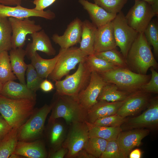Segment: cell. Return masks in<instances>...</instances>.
Instances as JSON below:
<instances>
[{
	"label": "cell",
	"mask_w": 158,
	"mask_h": 158,
	"mask_svg": "<svg viewBox=\"0 0 158 158\" xmlns=\"http://www.w3.org/2000/svg\"><path fill=\"white\" fill-rule=\"evenodd\" d=\"M56 99L51 104L52 112L49 122L53 123L59 118H62L68 124L85 121L87 110L75 98L70 96L56 93Z\"/></svg>",
	"instance_id": "obj_3"
},
{
	"label": "cell",
	"mask_w": 158,
	"mask_h": 158,
	"mask_svg": "<svg viewBox=\"0 0 158 158\" xmlns=\"http://www.w3.org/2000/svg\"><path fill=\"white\" fill-rule=\"evenodd\" d=\"M0 95L13 99H36V92L29 89L26 84L13 80L8 81L4 84Z\"/></svg>",
	"instance_id": "obj_22"
},
{
	"label": "cell",
	"mask_w": 158,
	"mask_h": 158,
	"mask_svg": "<svg viewBox=\"0 0 158 158\" xmlns=\"http://www.w3.org/2000/svg\"></svg>",
	"instance_id": "obj_53"
},
{
	"label": "cell",
	"mask_w": 158,
	"mask_h": 158,
	"mask_svg": "<svg viewBox=\"0 0 158 158\" xmlns=\"http://www.w3.org/2000/svg\"><path fill=\"white\" fill-rule=\"evenodd\" d=\"M107 83L99 74L92 72L88 84L79 93L77 100L87 110L97 102L98 97L102 88Z\"/></svg>",
	"instance_id": "obj_13"
},
{
	"label": "cell",
	"mask_w": 158,
	"mask_h": 158,
	"mask_svg": "<svg viewBox=\"0 0 158 158\" xmlns=\"http://www.w3.org/2000/svg\"><path fill=\"white\" fill-rule=\"evenodd\" d=\"M85 62L91 73L95 71L101 73L119 67L97 57L94 54L87 56Z\"/></svg>",
	"instance_id": "obj_31"
},
{
	"label": "cell",
	"mask_w": 158,
	"mask_h": 158,
	"mask_svg": "<svg viewBox=\"0 0 158 158\" xmlns=\"http://www.w3.org/2000/svg\"><path fill=\"white\" fill-rule=\"evenodd\" d=\"M27 87L36 92L40 88L41 83L44 79L38 75L35 68L31 63L28 64L26 70Z\"/></svg>",
	"instance_id": "obj_38"
},
{
	"label": "cell",
	"mask_w": 158,
	"mask_h": 158,
	"mask_svg": "<svg viewBox=\"0 0 158 158\" xmlns=\"http://www.w3.org/2000/svg\"><path fill=\"white\" fill-rule=\"evenodd\" d=\"M3 84L0 82V95L3 87Z\"/></svg>",
	"instance_id": "obj_51"
},
{
	"label": "cell",
	"mask_w": 158,
	"mask_h": 158,
	"mask_svg": "<svg viewBox=\"0 0 158 158\" xmlns=\"http://www.w3.org/2000/svg\"><path fill=\"white\" fill-rule=\"evenodd\" d=\"M146 39L152 46L156 57L158 56V25L157 22L152 20L144 32Z\"/></svg>",
	"instance_id": "obj_35"
},
{
	"label": "cell",
	"mask_w": 158,
	"mask_h": 158,
	"mask_svg": "<svg viewBox=\"0 0 158 158\" xmlns=\"http://www.w3.org/2000/svg\"><path fill=\"white\" fill-rule=\"evenodd\" d=\"M71 125L64 145L68 150V158L77 157L84 149L89 138V127L86 121L76 122Z\"/></svg>",
	"instance_id": "obj_10"
},
{
	"label": "cell",
	"mask_w": 158,
	"mask_h": 158,
	"mask_svg": "<svg viewBox=\"0 0 158 158\" xmlns=\"http://www.w3.org/2000/svg\"><path fill=\"white\" fill-rule=\"evenodd\" d=\"M65 49L60 48L58 54L50 59L43 58L37 51L30 58L31 63L40 77L44 79L48 77L54 69L58 60Z\"/></svg>",
	"instance_id": "obj_23"
},
{
	"label": "cell",
	"mask_w": 158,
	"mask_h": 158,
	"mask_svg": "<svg viewBox=\"0 0 158 158\" xmlns=\"http://www.w3.org/2000/svg\"><path fill=\"white\" fill-rule=\"evenodd\" d=\"M77 157L80 158H95L94 157L87 152L84 149L78 153Z\"/></svg>",
	"instance_id": "obj_49"
},
{
	"label": "cell",
	"mask_w": 158,
	"mask_h": 158,
	"mask_svg": "<svg viewBox=\"0 0 158 158\" xmlns=\"http://www.w3.org/2000/svg\"><path fill=\"white\" fill-rule=\"evenodd\" d=\"M67 152L68 150L65 147L61 148L51 154L50 157L51 158H63L65 155L67 154Z\"/></svg>",
	"instance_id": "obj_45"
},
{
	"label": "cell",
	"mask_w": 158,
	"mask_h": 158,
	"mask_svg": "<svg viewBox=\"0 0 158 158\" xmlns=\"http://www.w3.org/2000/svg\"><path fill=\"white\" fill-rule=\"evenodd\" d=\"M150 4L156 16L158 15V0H142Z\"/></svg>",
	"instance_id": "obj_47"
},
{
	"label": "cell",
	"mask_w": 158,
	"mask_h": 158,
	"mask_svg": "<svg viewBox=\"0 0 158 158\" xmlns=\"http://www.w3.org/2000/svg\"><path fill=\"white\" fill-rule=\"evenodd\" d=\"M82 21L76 18L68 25L64 33L62 35L57 34L52 35L51 39L58 44L61 49H66L73 46L81 40Z\"/></svg>",
	"instance_id": "obj_17"
},
{
	"label": "cell",
	"mask_w": 158,
	"mask_h": 158,
	"mask_svg": "<svg viewBox=\"0 0 158 158\" xmlns=\"http://www.w3.org/2000/svg\"><path fill=\"white\" fill-rule=\"evenodd\" d=\"M12 128L4 118H0V140L2 139Z\"/></svg>",
	"instance_id": "obj_43"
},
{
	"label": "cell",
	"mask_w": 158,
	"mask_h": 158,
	"mask_svg": "<svg viewBox=\"0 0 158 158\" xmlns=\"http://www.w3.org/2000/svg\"><path fill=\"white\" fill-rule=\"evenodd\" d=\"M126 120L125 118L116 114L99 118L91 123L86 122L91 126L117 127L121 126Z\"/></svg>",
	"instance_id": "obj_36"
},
{
	"label": "cell",
	"mask_w": 158,
	"mask_h": 158,
	"mask_svg": "<svg viewBox=\"0 0 158 158\" xmlns=\"http://www.w3.org/2000/svg\"><path fill=\"white\" fill-rule=\"evenodd\" d=\"M17 78L13 71L8 51L0 53V82L4 84L8 81L14 80Z\"/></svg>",
	"instance_id": "obj_32"
},
{
	"label": "cell",
	"mask_w": 158,
	"mask_h": 158,
	"mask_svg": "<svg viewBox=\"0 0 158 158\" xmlns=\"http://www.w3.org/2000/svg\"><path fill=\"white\" fill-rule=\"evenodd\" d=\"M10 63L13 71L20 83L26 84L25 72L28 64L24 61L26 51L23 48L12 49L9 52Z\"/></svg>",
	"instance_id": "obj_25"
},
{
	"label": "cell",
	"mask_w": 158,
	"mask_h": 158,
	"mask_svg": "<svg viewBox=\"0 0 158 158\" xmlns=\"http://www.w3.org/2000/svg\"><path fill=\"white\" fill-rule=\"evenodd\" d=\"M40 88L43 91L48 92L52 91L54 88L52 83L47 79L44 80L40 85Z\"/></svg>",
	"instance_id": "obj_44"
},
{
	"label": "cell",
	"mask_w": 158,
	"mask_h": 158,
	"mask_svg": "<svg viewBox=\"0 0 158 158\" xmlns=\"http://www.w3.org/2000/svg\"><path fill=\"white\" fill-rule=\"evenodd\" d=\"M124 101L115 102L98 101L87 110L85 121L91 123L99 118L116 114Z\"/></svg>",
	"instance_id": "obj_19"
},
{
	"label": "cell",
	"mask_w": 158,
	"mask_h": 158,
	"mask_svg": "<svg viewBox=\"0 0 158 158\" xmlns=\"http://www.w3.org/2000/svg\"><path fill=\"white\" fill-rule=\"evenodd\" d=\"M107 142L99 138H89L84 149L95 158H100L105 150Z\"/></svg>",
	"instance_id": "obj_34"
},
{
	"label": "cell",
	"mask_w": 158,
	"mask_h": 158,
	"mask_svg": "<svg viewBox=\"0 0 158 158\" xmlns=\"http://www.w3.org/2000/svg\"><path fill=\"white\" fill-rule=\"evenodd\" d=\"M32 17H39L52 20L56 17L55 13L50 10L38 11L34 8H28L21 5L13 7L0 4V18L13 17L23 19Z\"/></svg>",
	"instance_id": "obj_15"
},
{
	"label": "cell",
	"mask_w": 158,
	"mask_h": 158,
	"mask_svg": "<svg viewBox=\"0 0 158 158\" xmlns=\"http://www.w3.org/2000/svg\"><path fill=\"white\" fill-rule=\"evenodd\" d=\"M151 72V78L147 83L142 85L140 89L148 93L158 92V73L152 67L150 68Z\"/></svg>",
	"instance_id": "obj_41"
},
{
	"label": "cell",
	"mask_w": 158,
	"mask_h": 158,
	"mask_svg": "<svg viewBox=\"0 0 158 158\" xmlns=\"http://www.w3.org/2000/svg\"><path fill=\"white\" fill-rule=\"evenodd\" d=\"M87 123L89 127V138L98 137L107 141L115 140L122 131L120 126H93Z\"/></svg>",
	"instance_id": "obj_29"
},
{
	"label": "cell",
	"mask_w": 158,
	"mask_h": 158,
	"mask_svg": "<svg viewBox=\"0 0 158 158\" xmlns=\"http://www.w3.org/2000/svg\"><path fill=\"white\" fill-rule=\"evenodd\" d=\"M128 0H93L95 3L107 12L117 14L120 11Z\"/></svg>",
	"instance_id": "obj_37"
},
{
	"label": "cell",
	"mask_w": 158,
	"mask_h": 158,
	"mask_svg": "<svg viewBox=\"0 0 158 158\" xmlns=\"http://www.w3.org/2000/svg\"><path fill=\"white\" fill-rule=\"evenodd\" d=\"M150 100V93L140 90L130 93L116 114L124 118L134 115L148 105Z\"/></svg>",
	"instance_id": "obj_14"
},
{
	"label": "cell",
	"mask_w": 158,
	"mask_h": 158,
	"mask_svg": "<svg viewBox=\"0 0 158 158\" xmlns=\"http://www.w3.org/2000/svg\"><path fill=\"white\" fill-rule=\"evenodd\" d=\"M94 54L118 67L129 68L126 59L116 49L95 53Z\"/></svg>",
	"instance_id": "obj_33"
},
{
	"label": "cell",
	"mask_w": 158,
	"mask_h": 158,
	"mask_svg": "<svg viewBox=\"0 0 158 158\" xmlns=\"http://www.w3.org/2000/svg\"><path fill=\"white\" fill-rule=\"evenodd\" d=\"M116 46L112 21L97 28L94 46L95 53L116 49Z\"/></svg>",
	"instance_id": "obj_20"
},
{
	"label": "cell",
	"mask_w": 158,
	"mask_h": 158,
	"mask_svg": "<svg viewBox=\"0 0 158 158\" xmlns=\"http://www.w3.org/2000/svg\"><path fill=\"white\" fill-rule=\"evenodd\" d=\"M156 15L151 5L142 0H135L134 5L125 16L128 25L138 33L144 31Z\"/></svg>",
	"instance_id": "obj_8"
},
{
	"label": "cell",
	"mask_w": 158,
	"mask_h": 158,
	"mask_svg": "<svg viewBox=\"0 0 158 158\" xmlns=\"http://www.w3.org/2000/svg\"><path fill=\"white\" fill-rule=\"evenodd\" d=\"M8 19L12 29V49L23 48L25 44L28 35L32 34L42 29L40 25L36 24L34 20L30 19L29 18L18 19L9 17Z\"/></svg>",
	"instance_id": "obj_11"
},
{
	"label": "cell",
	"mask_w": 158,
	"mask_h": 158,
	"mask_svg": "<svg viewBox=\"0 0 158 158\" xmlns=\"http://www.w3.org/2000/svg\"><path fill=\"white\" fill-rule=\"evenodd\" d=\"M32 41L28 43L25 50L26 56L30 59L36 52H42L49 56L55 55L56 51L50 39L44 30L30 34Z\"/></svg>",
	"instance_id": "obj_18"
},
{
	"label": "cell",
	"mask_w": 158,
	"mask_h": 158,
	"mask_svg": "<svg viewBox=\"0 0 158 158\" xmlns=\"http://www.w3.org/2000/svg\"><path fill=\"white\" fill-rule=\"evenodd\" d=\"M78 2L87 11L92 23L97 28L112 21L117 15L109 13L97 4L87 0H78Z\"/></svg>",
	"instance_id": "obj_21"
},
{
	"label": "cell",
	"mask_w": 158,
	"mask_h": 158,
	"mask_svg": "<svg viewBox=\"0 0 158 158\" xmlns=\"http://www.w3.org/2000/svg\"><path fill=\"white\" fill-rule=\"evenodd\" d=\"M13 153L29 158H44L47 156L43 146L39 141H18Z\"/></svg>",
	"instance_id": "obj_26"
},
{
	"label": "cell",
	"mask_w": 158,
	"mask_h": 158,
	"mask_svg": "<svg viewBox=\"0 0 158 158\" xmlns=\"http://www.w3.org/2000/svg\"><path fill=\"white\" fill-rule=\"evenodd\" d=\"M20 156L16 154L13 153L10 156L9 158H20Z\"/></svg>",
	"instance_id": "obj_50"
},
{
	"label": "cell",
	"mask_w": 158,
	"mask_h": 158,
	"mask_svg": "<svg viewBox=\"0 0 158 158\" xmlns=\"http://www.w3.org/2000/svg\"><path fill=\"white\" fill-rule=\"evenodd\" d=\"M100 158H124L116 140L108 141L105 150Z\"/></svg>",
	"instance_id": "obj_40"
},
{
	"label": "cell",
	"mask_w": 158,
	"mask_h": 158,
	"mask_svg": "<svg viewBox=\"0 0 158 158\" xmlns=\"http://www.w3.org/2000/svg\"><path fill=\"white\" fill-rule=\"evenodd\" d=\"M50 132V142L51 145L58 146L63 141L64 134V128L60 123H53Z\"/></svg>",
	"instance_id": "obj_39"
},
{
	"label": "cell",
	"mask_w": 158,
	"mask_h": 158,
	"mask_svg": "<svg viewBox=\"0 0 158 158\" xmlns=\"http://www.w3.org/2000/svg\"><path fill=\"white\" fill-rule=\"evenodd\" d=\"M158 124V99H151L148 108L140 115L131 118L121 125L122 130L154 128Z\"/></svg>",
	"instance_id": "obj_12"
},
{
	"label": "cell",
	"mask_w": 158,
	"mask_h": 158,
	"mask_svg": "<svg viewBox=\"0 0 158 158\" xmlns=\"http://www.w3.org/2000/svg\"><path fill=\"white\" fill-rule=\"evenodd\" d=\"M36 100L13 99L0 95V114L12 128L23 124L34 111Z\"/></svg>",
	"instance_id": "obj_2"
},
{
	"label": "cell",
	"mask_w": 158,
	"mask_h": 158,
	"mask_svg": "<svg viewBox=\"0 0 158 158\" xmlns=\"http://www.w3.org/2000/svg\"><path fill=\"white\" fill-rule=\"evenodd\" d=\"M22 0H0V4L6 6H17L21 4Z\"/></svg>",
	"instance_id": "obj_46"
},
{
	"label": "cell",
	"mask_w": 158,
	"mask_h": 158,
	"mask_svg": "<svg viewBox=\"0 0 158 158\" xmlns=\"http://www.w3.org/2000/svg\"><path fill=\"white\" fill-rule=\"evenodd\" d=\"M52 105L45 104L33 113L18 130V140L28 142L35 139L42 133L47 116Z\"/></svg>",
	"instance_id": "obj_6"
},
{
	"label": "cell",
	"mask_w": 158,
	"mask_h": 158,
	"mask_svg": "<svg viewBox=\"0 0 158 158\" xmlns=\"http://www.w3.org/2000/svg\"><path fill=\"white\" fill-rule=\"evenodd\" d=\"M130 94L120 90L114 84L107 83L102 88L97 100L108 102L123 101Z\"/></svg>",
	"instance_id": "obj_27"
},
{
	"label": "cell",
	"mask_w": 158,
	"mask_h": 158,
	"mask_svg": "<svg viewBox=\"0 0 158 158\" xmlns=\"http://www.w3.org/2000/svg\"><path fill=\"white\" fill-rule=\"evenodd\" d=\"M99 74L106 82L114 84L120 90L130 93L140 90L151 77V75L140 74L128 68L121 67Z\"/></svg>",
	"instance_id": "obj_4"
},
{
	"label": "cell",
	"mask_w": 158,
	"mask_h": 158,
	"mask_svg": "<svg viewBox=\"0 0 158 158\" xmlns=\"http://www.w3.org/2000/svg\"><path fill=\"white\" fill-rule=\"evenodd\" d=\"M128 68L140 74H146L151 67L157 69L158 63L144 33H138L126 58Z\"/></svg>",
	"instance_id": "obj_1"
},
{
	"label": "cell",
	"mask_w": 158,
	"mask_h": 158,
	"mask_svg": "<svg viewBox=\"0 0 158 158\" xmlns=\"http://www.w3.org/2000/svg\"><path fill=\"white\" fill-rule=\"evenodd\" d=\"M12 29L8 18H0V53L12 49Z\"/></svg>",
	"instance_id": "obj_30"
},
{
	"label": "cell",
	"mask_w": 158,
	"mask_h": 158,
	"mask_svg": "<svg viewBox=\"0 0 158 158\" xmlns=\"http://www.w3.org/2000/svg\"><path fill=\"white\" fill-rule=\"evenodd\" d=\"M149 133L147 129L137 128L121 131L116 139L119 149L124 158H127L132 150L139 146L142 140Z\"/></svg>",
	"instance_id": "obj_16"
},
{
	"label": "cell",
	"mask_w": 158,
	"mask_h": 158,
	"mask_svg": "<svg viewBox=\"0 0 158 158\" xmlns=\"http://www.w3.org/2000/svg\"><path fill=\"white\" fill-rule=\"evenodd\" d=\"M3 118L2 116L1 115V114H0V118Z\"/></svg>",
	"instance_id": "obj_52"
},
{
	"label": "cell",
	"mask_w": 158,
	"mask_h": 158,
	"mask_svg": "<svg viewBox=\"0 0 158 158\" xmlns=\"http://www.w3.org/2000/svg\"><path fill=\"white\" fill-rule=\"evenodd\" d=\"M56 0H34L33 3L35 5L34 8L38 11H42L51 6Z\"/></svg>",
	"instance_id": "obj_42"
},
{
	"label": "cell",
	"mask_w": 158,
	"mask_h": 158,
	"mask_svg": "<svg viewBox=\"0 0 158 158\" xmlns=\"http://www.w3.org/2000/svg\"><path fill=\"white\" fill-rule=\"evenodd\" d=\"M142 155L140 150L138 149H136L131 151L129 154L130 158H140Z\"/></svg>",
	"instance_id": "obj_48"
},
{
	"label": "cell",
	"mask_w": 158,
	"mask_h": 158,
	"mask_svg": "<svg viewBox=\"0 0 158 158\" xmlns=\"http://www.w3.org/2000/svg\"><path fill=\"white\" fill-rule=\"evenodd\" d=\"M19 128H13L0 140V158H9L14 152L18 141Z\"/></svg>",
	"instance_id": "obj_28"
},
{
	"label": "cell",
	"mask_w": 158,
	"mask_h": 158,
	"mask_svg": "<svg viewBox=\"0 0 158 158\" xmlns=\"http://www.w3.org/2000/svg\"><path fill=\"white\" fill-rule=\"evenodd\" d=\"M112 23L117 46L126 59L138 33L128 25L122 11L117 14Z\"/></svg>",
	"instance_id": "obj_9"
},
{
	"label": "cell",
	"mask_w": 158,
	"mask_h": 158,
	"mask_svg": "<svg viewBox=\"0 0 158 158\" xmlns=\"http://www.w3.org/2000/svg\"><path fill=\"white\" fill-rule=\"evenodd\" d=\"M87 56L79 47L73 46L65 49L48 77L54 81L60 80L75 69L78 64L85 61Z\"/></svg>",
	"instance_id": "obj_7"
},
{
	"label": "cell",
	"mask_w": 158,
	"mask_h": 158,
	"mask_svg": "<svg viewBox=\"0 0 158 158\" xmlns=\"http://www.w3.org/2000/svg\"><path fill=\"white\" fill-rule=\"evenodd\" d=\"M91 74L85 61L80 62L74 73L66 75L63 80L55 81L56 93L71 96L76 99L79 93L88 84Z\"/></svg>",
	"instance_id": "obj_5"
},
{
	"label": "cell",
	"mask_w": 158,
	"mask_h": 158,
	"mask_svg": "<svg viewBox=\"0 0 158 158\" xmlns=\"http://www.w3.org/2000/svg\"><path fill=\"white\" fill-rule=\"evenodd\" d=\"M97 28L92 23L86 20L82 21L80 49L87 56L95 53L94 46Z\"/></svg>",
	"instance_id": "obj_24"
}]
</instances>
